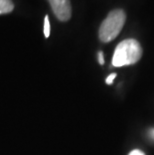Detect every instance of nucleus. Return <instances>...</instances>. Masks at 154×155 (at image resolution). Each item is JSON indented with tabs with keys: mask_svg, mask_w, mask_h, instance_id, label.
I'll return each mask as SVG.
<instances>
[{
	"mask_svg": "<svg viewBox=\"0 0 154 155\" xmlns=\"http://www.w3.org/2000/svg\"><path fill=\"white\" fill-rule=\"evenodd\" d=\"M14 9V4L11 0H0V15L10 13Z\"/></svg>",
	"mask_w": 154,
	"mask_h": 155,
	"instance_id": "4",
	"label": "nucleus"
},
{
	"mask_svg": "<svg viewBox=\"0 0 154 155\" xmlns=\"http://www.w3.org/2000/svg\"><path fill=\"white\" fill-rule=\"evenodd\" d=\"M126 20V14L122 9L112 10L101 23L99 38L102 42H110L115 39L122 30Z\"/></svg>",
	"mask_w": 154,
	"mask_h": 155,
	"instance_id": "2",
	"label": "nucleus"
},
{
	"mask_svg": "<svg viewBox=\"0 0 154 155\" xmlns=\"http://www.w3.org/2000/svg\"><path fill=\"white\" fill-rule=\"evenodd\" d=\"M149 135H150V137H151L152 139H154V129H151L149 131Z\"/></svg>",
	"mask_w": 154,
	"mask_h": 155,
	"instance_id": "9",
	"label": "nucleus"
},
{
	"mask_svg": "<svg viewBox=\"0 0 154 155\" xmlns=\"http://www.w3.org/2000/svg\"><path fill=\"white\" fill-rule=\"evenodd\" d=\"M129 155H145V154H144L142 151H140L138 149H135V150L131 151V152L129 153Z\"/></svg>",
	"mask_w": 154,
	"mask_h": 155,
	"instance_id": "8",
	"label": "nucleus"
},
{
	"mask_svg": "<svg viewBox=\"0 0 154 155\" xmlns=\"http://www.w3.org/2000/svg\"><path fill=\"white\" fill-rule=\"evenodd\" d=\"M142 56V48L135 39H126L116 46L112 58V65L115 67L135 64Z\"/></svg>",
	"mask_w": 154,
	"mask_h": 155,
	"instance_id": "1",
	"label": "nucleus"
},
{
	"mask_svg": "<svg viewBox=\"0 0 154 155\" xmlns=\"http://www.w3.org/2000/svg\"><path fill=\"white\" fill-rule=\"evenodd\" d=\"M115 77H116V74H115V73L110 74L109 76H108V77L106 78V83H107V84H111V83L113 82L114 79H115Z\"/></svg>",
	"mask_w": 154,
	"mask_h": 155,
	"instance_id": "6",
	"label": "nucleus"
},
{
	"mask_svg": "<svg viewBox=\"0 0 154 155\" xmlns=\"http://www.w3.org/2000/svg\"><path fill=\"white\" fill-rule=\"evenodd\" d=\"M48 1L52 8V11L58 20H69L72 14L70 0H48Z\"/></svg>",
	"mask_w": 154,
	"mask_h": 155,
	"instance_id": "3",
	"label": "nucleus"
},
{
	"mask_svg": "<svg viewBox=\"0 0 154 155\" xmlns=\"http://www.w3.org/2000/svg\"><path fill=\"white\" fill-rule=\"evenodd\" d=\"M98 62H99L101 65L104 64V56H103V52L102 51L98 52Z\"/></svg>",
	"mask_w": 154,
	"mask_h": 155,
	"instance_id": "7",
	"label": "nucleus"
},
{
	"mask_svg": "<svg viewBox=\"0 0 154 155\" xmlns=\"http://www.w3.org/2000/svg\"><path fill=\"white\" fill-rule=\"evenodd\" d=\"M44 35L46 38H48L49 35H50V23H49L48 15L45 16L44 18Z\"/></svg>",
	"mask_w": 154,
	"mask_h": 155,
	"instance_id": "5",
	"label": "nucleus"
}]
</instances>
